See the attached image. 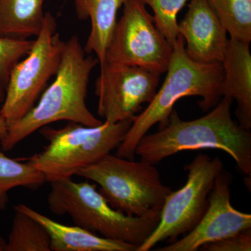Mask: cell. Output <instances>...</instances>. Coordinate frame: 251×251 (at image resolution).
<instances>
[{"mask_svg":"<svg viewBox=\"0 0 251 251\" xmlns=\"http://www.w3.org/2000/svg\"><path fill=\"white\" fill-rule=\"evenodd\" d=\"M233 99L223 97L206 115L184 121L173 110L168 122L154 133L144 135L135 155L155 165L186 150H222L232 157L239 169L251 176V133L232 120Z\"/></svg>","mask_w":251,"mask_h":251,"instance_id":"1","label":"cell"},{"mask_svg":"<svg viewBox=\"0 0 251 251\" xmlns=\"http://www.w3.org/2000/svg\"><path fill=\"white\" fill-rule=\"evenodd\" d=\"M98 64V59L87 56L76 35L65 41L53 82L25 116L8 127L7 133L0 140L3 150H12L36 130L54 122L69 121L87 126L101 125L103 122L86 104L91 73Z\"/></svg>","mask_w":251,"mask_h":251,"instance_id":"2","label":"cell"},{"mask_svg":"<svg viewBox=\"0 0 251 251\" xmlns=\"http://www.w3.org/2000/svg\"><path fill=\"white\" fill-rule=\"evenodd\" d=\"M166 72L160 90L148 106L133 119L125 138L117 147V156L134 160L135 149L140 139L156 124L160 127L166 125L180 99L201 97L198 105L206 112L215 107L224 97L222 63L204 64L193 61L186 54L185 41L180 34L173 45Z\"/></svg>","mask_w":251,"mask_h":251,"instance_id":"3","label":"cell"},{"mask_svg":"<svg viewBox=\"0 0 251 251\" xmlns=\"http://www.w3.org/2000/svg\"><path fill=\"white\" fill-rule=\"evenodd\" d=\"M50 184L47 202L52 214L69 215L76 226L107 239L138 249L159 223L161 211L133 216L114 209L88 181L75 182L70 177Z\"/></svg>","mask_w":251,"mask_h":251,"instance_id":"4","label":"cell"},{"mask_svg":"<svg viewBox=\"0 0 251 251\" xmlns=\"http://www.w3.org/2000/svg\"><path fill=\"white\" fill-rule=\"evenodd\" d=\"M133 120L97 126L69 122L64 128L43 127L40 133L49 142L41 152L25 158L44 175L46 181L72 177L117 148Z\"/></svg>","mask_w":251,"mask_h":251,"instance_id":"5","label":"cell"},{"mask_svg":"<svg viewBox=\"0 0 251 251\" xmlns=\"http://www.w3.org/2000/svg\"><path fill=\"white\" fill-rule=\"evenodd\" d=\"M77 176L97 183L108 204L129 216L161 210L165 198L172 191L162 183L159 171L152 163L111 153L81 170Z\"/></svg>","mask_w":251,"mask_h":251,"instance_id":"6","label":"cell"},{"mask_svg":"<svg viewBox=\"0 0 251 251\" xmlns=\"http://www.w3.org/2000/svg\"><path fill=\"white\" fill-rule=\"evenodd\" d=\"M57 23L46 13L44 25L27 57L10 73L0 112L8 127L19 121L35 105L51 77L58 71L65 41L57 32Z\"/></svg>","mask_w":251,"mask_h":251,"instance_id":"7","label":"cell"},{"mask_svg":"<svg viewBox=\"0 0 251 251\" xmlns=\"http://www.w3.org/2000/svg\"><path fill=\"white\" fill-rule=\"evenodd\" d=\"M187 181L180 189L165 198L160 221L150 237L136 251H149L158 243L192 230L202 219L209 204V196L218 174L224 169L219 157L201 153L185 166Z\"/></svg>","mask_w":251,"mask_h":251,"instance_id":"8","label":"cell"},{"mask_svg":"<svg viewBox=\"0 0 251 251\" xmlns=\"http://www.w3.org/2000/svg\"><path fill=\"white\" fill-rule=\"evenodd\" d=\"M123 14L105 50V62L136 66L161 75L168 70L173 46L158 30L140 0H126Z\"/></svg>","mask_w":251,"mask_h":251,"instance_id":"9","label":"cell"},{"mask_svg":"<svg viewBox=\"0 0 251 251\" xmlns=\"http://www.w3.org/2000/svg\"><path fill=\"white\" fill-rule=\"evenodd\" d=\"M160 75L136 66L105 62L96 82L98 115L111 123L133 120L154 97Z\"/></svg>","mask_w":251,"mask_h":251,"instance_id":"10","label":"cell"},{"mask_svg":"<svg viewBox=\"0 0 251 251\" xmlns=\"http://www.w3.org/2000/svg\"><path fill=\"white\" fill-rule=\"evenodd\" d=\"M232 175L223 169L216 176L209 196L207 209L197 226L184 237L158 251H196L204 244L230 237L251 228V214L231 204Z\"/></svg>","mask_w":251,"mask_h":251,"instance_id":"11","label":"cell"},{"mask_svg":"<svg viewBox=\"0 0 251 251\" xmlns=\"http://www.w3.org/2000/svg\"><path fill=\"white\" fill-rule=\"evenodd\" d=\"M178 31L186 42V54L193 61L223 62L228 41L227 31L207 0H191L184 19L178 23Z\"/></svg>","mask_w":251,"mask_h":251,"instance_id":"12","label":"cell"},{"mask_svg":"<svg viewBox=\"0 0 251 251\" xmlns=\"http://www.w3.org/2000/svg\"><path fill=\"white\" fill-rule=\"evenodd\" d=\"M250 43L230 39L222 64L223 95L237 102L235 115L244 129L251 128V54Z\"/></svg>","mask_w":251,"mask_h":251,"instance_id":"13","label":"cell"},{"mask_svg":"<svg viewBox=\"0 0 251 251\" xmlns=\"http://www.w3.org/2000/svg\"><path fill=\"white\" fill-rule=\"evenodd\" d=\"M14 211L27 214L44 226L49 234L52 251H136L138 249L132 244L97 235L80 226L59 224L26 204H17Z\"/></svg>","mask_w":251,"mask_h":251,"instance_id":"14","label":"cell"},{"mask_svg":"<svg viewBox=\"0 0 251 251\" xmlns=\"http://www.w3.org/2000/svg\"><path fill=\"white\" fill-rule=\"evenodd\" d=\"M77 18L90 20L91 30L84 48L87 54L97 55L100 67L117 22V13L126 0H73Z\"/></svg>","mask_w":251,"mask_h":251,"instance_id":"15","label":"cell"},{"mask_svg":"<svg viewBox=\"0 0 251 251\" xmlns=\"http://www.w3.org/2000/svg\"><path fill=\"white\" fill-rule=\"evenodd\" d=\"M45 0H0V36L27 39L44 25Z\"/></svg>","mask_w":251,"mask_h":251,"instance_id":"16","label":"cell"},{"mask_svg":"<svg viewBox=\"0 0 251 251\" xmlns=\"http://www.w3.org/2000/svg\"><path fill=\"white\" fill-rule=\"evenodd\" d=\"M46 182L44 175L25 158H12L0 150V211L9 203V192L15 188L35 190Z\"/></svg>","mask_w":251,"mask_h":251,"instance_id":"17","label":"cell"},{"mask_svg":"<svg viewBox=\"0 0 251 251\" xmlns=\"http://www.w3.org/2000/svg\"><path fill=\"white\" fill-rule=\"evenodd\" d=\"M5 251H50V239L37 221L15 211Z\"/></svg>","mask_w":251,"mask_h":251,"instance_id":"18","label":"cell"},{"mask_svg":"<svg viewBox=\"0 0 251 251\" xmlns=\"http://www.w3.org/2000/svg\"><path fill=\"white\" fill-rule=\"evenodd\" d=\"M230 38L251 41V0H207Z\"/></svg>","mask_w":251,"mask_h":251,"instance_id":"19","label":"cell"},{"mask_svg":"<svg viewBox=\"0 0 251 251\" xmlns=\"http://www.w3.org/2000/svg\"><path fill=\"white\" fill-rule=\"evenodd\" d=\"M150 6L153 21L168 42L173 46L179 35L177 15L188 0H140Z\"/></svg>","mask_w":251,"mask_h":251,"instance_id":"20","label":"cell"},{"mask_svg":"<svg viewBox=\"0 0 251 251\" xmlns=\"http://www.w3.org/2000/svg\"><path fill=\"white\" fill-rule=\"evenodd\" d=\"M34 41L0 36V90H6L10 73L29 53Z\"/></svg>","mask_w":251,"mask_h":251,"instance_id":"21","label":"cell"},{"mask_svg":"<svg viewBox=\"0 0 251 251\" xmlns=\"http://www.w3.org/2000/svg\"><path fill=\"white\" fill-rule=\"evenodd\" d=\"M201 249L206 251H251V228L230 237L204 244Z\"/></svg>","mask_w":251,"mask_h":251,"instance_id":"22","label":"cell"},{"mask_svg":"<svg viewBox=\"0 0 251 251\" xmlns=\"http://www.w3.org/2000/svg\"><path fill=\"white\" fill-rule=\"evenodd\" d=\"M5 91L0 90V102L4 98ZM8 126L0 112V140H2L7 133Z\"/></svg>","mask_w":251,"mask_h":251,"instance_id":"23","label":"cell"},{"mask_svg":"<svg viewBox=\"0 0 251 251\" xmlns=\"http://www.w3.org/2000/svg\"><path fill=\"white\" fill-rule=\"evenodd\" d=\"M5 248H6V240L0 234V251H5Z\"/></svg>","mask_w":251,"mask_h":251,"instance_id":"24","label":"cell"}]
</instances>
